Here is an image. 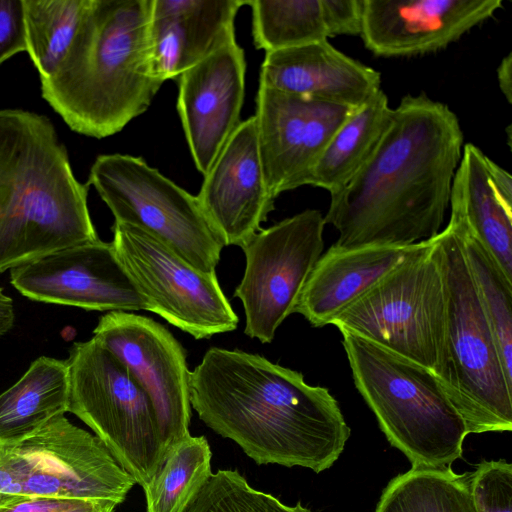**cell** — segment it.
I'll use <instances>...</instances> for the list:
<instances>
[{"label":"cell","mask_w":512,"mask_h":512,"mask_svg":"<svg viewBox=\"0 0 512 512\" xmlns=\"http://www.w3.org/2000/svg\"><path fill=\"white\" fill-rule=\"evenodd\" d=\"M456 114L425 93L404 96L366 163L337 192L325 224L334 245L407 246L434 238L450 203L463 150Z\"/></svg>","instance_id":"6da1fadb"},{"label":"cell","mask_w":512,"mask_h":512,"mask_svg":"<svg viewBox=\"0 0 512 512\" xmlns=\"http://www.w3.org/2000/svg\"><path fill=\"white\" fill-rule=\"evenodd\" d=\"M190 402L257 464L329 469L351 430L329 390L258 354L211 347L190 372Z\"/></svg>","instance_id":"7a4b0ae2"},{"label":"cell","mask_w":512,"mask_h":512,"mask_svg":"<svg viewBox=\"0 0 512 512\" xmlns=\"http://www.w3.org/2000/svg\"><path fill=\"white\" fill-rule=\"evenodd\" d=\"M153 0H90L56 71L41 94L69 128L104 138L144 113L164 83L153 68Z\"/></svg>","instance_id":"3957f363"},{"label":"cell","mask_w":512,"mask_h":512,"mask_svg":"<svg viewBox=\"0 0 512 512\" xmlns=\"http://www.w3.org/2000/svg\"><path fill=\"white\" fill-rule=\"evenodd\" d=\"M88 190L49 118L0 110V273L98 240Z\"/></svg>","instance_id":"277c9868"},{"label":"cell","mask_w":512,"mask_h":512,"mask_svg":"<svg viewBox=\"0 0 512 512\" xmlns=\"http://www.w3.org/2000/svg\"><path fill=\"white\" fill-rule=\"evenodd\" d=\"M445 292V329L438 376L467 432L512 430V383L452 222L432 238Z\"/></svg>","instance_id":"5b68a950"},{"label":"cell","mask_w":512,"mask_h":512,"mask_svg":"<svg viewBox=\"0 0 512 512\" xmlns=\"http://www.w3.org/2000/svg\"><path fill=\"white\" fill-rule=\"evenodd\" d=\"M354 384L389 443L413 468L461 458L465 422L434 371L359 335L340 331Z\"/></svg>","instance_id":"8992f818"},{"label":"cell","mask_w":512,"mask_h":512,"mask_svg":"<svg viewBox=\"0 0 512 512\" xmlns=\"http://www.w3.org/2000/svg\"><path fill=\"white\" fill-rule=\"evenodd\" d=\"M66 363L68 412L89 426L144 488L166 458L149 396L129 368L94 337L73 343Z\"/></svg>","instance_id":"52a82bcc"},{"label":"cell","mask_w":512,"mask_h":512,"mask_svg":"<svg viewBox=\"0 0 512 512\" xmlns=\"http://www.w3.org/2000/svg\"><path fill=\"white\" fill-rule=\"evenodd\" d=\"M331 325L437 372L445 329V292L432 239L339 314Z\"/></svg>","instance_id":"ba28073f"},{"label":"cell","mask_w":512,"mask_h":512,"mask_svg":"<svg viewBox=\"0 0 512 512\" xmlns=\"http://www.w3.org/2000/svg\"><path fill=\"white\" fill-rule=\"evenodd\" d=\"M135 481L96 436L64 415L20 442L0 448V505L59 497L121 504Z\"/></svg>","instance_id":"9c48e42d"},{"label":"cell","mask_w":512,"mask_h":512,"mask_svg":"<svg viewBox=\"0 0 512 512\" xmlns=\"http://www.w3.org/2000/svg\"><path fill=\"white\" fill-rule=\"evenodd\" d=\"M94 186L115 222L155 236L195 268L211 273L224 247L198 199L141 157L99 155L90 168Z\"/></svg>","instance_id":"30bf717a"},{"label":"cell","mask_w":512,"mask_h":512,"mask_svg":"<svg viewBox=\"0 0 512 512\" xmlns=\"http://www.w3.org/2000/svg\"><path fill=\"white\" fill-rule=\"evenodd\" d=\"M111 242L151 311L195 339L231 332L239 318L216 273L203 272L150 233L114 222Z\"/></svg>","instance_id":"8fae6325"},{"label":"cell","mask_w":512,"mask_h":512,"mask_svg":"<svg viewBox=\"0 0 512 512\" xmlns=\"http://www.w3.org/2000/svg\"><path fill=\"white\" fill-rule=\"evenodd\" d=\"M324 216L307 209L256 233L243 247L246 266L234 297L245 312L244 332L270 343L292 313L324 248Z\"/></svg>","instance_id":"7c38bea8"},{"label":"cell","mask_w":512,"mask_h":512,"mask_svg":"<svg viewBox=\"0 0 512 512\" xmlns=\"http://www.w3.org/2000/svg\"><path fill=\"white\" fill-rule=\"evenodd\" d=\"M94 338L120 359L149 396L166 451L190 436V372L186 351L174 335L149 317L111 311Z\"/></svg>","instance_id":"4fadbf2b"},{"label":"cell","mask_w":512,"mask_h":512,"mask_svg":"<svg viewBox=\"0 0 512 512\" xmlns=\"http://www.w3.org/2000/svg\"><path fill=\"white\" fill-rule=\"evenodd\" d=\"M10 282L33 301L89 311H151L112 243L100 239L15 267L10 270Z\"/></svg>","instance_id":"5bb4252c"},{"label":"cell","mask_w":512,"mask_h":512,"mask_svg":"<svg viewBox=\"0 0 512 512\" xmlns=\"http://www.w3.org/2000/svg\"><path fill=\"white\" fill-rule=\"evenodd\" d=\"M355 108L259 86L256 126L271 194L308 185L324 148Z\"/></svg>","instance_id":"9a60e30c"},{"label":"cell","mask_w":512,"mask_h":512,"mask_svg":"<svg viewBox=\"0 0 512 512\" xmlns=\"http://www.w3.org/2000/svg\"><path fill=\"white\" fill-rule=\"evenodd\" d=\"M223 246L242 248L274 210L261 161L255 116L241 121L196 196Z\"/></svg>","instance_id":"2e32d148"},{"label":"cell","mask_w":512,"mask_h":512,"mask_svg":"<svg viewBox=\"0 0 512 512\" xmlns=\"http://www.w3.org/2000/svg\"><path fill=\"white\" fill-rule=\"evenodd\" d=\"M246 62L235 40L184 71L177 110L197 170L208 173L240 121Z\"/></svg>","instance_id":"e0dca14e"},{"label":"cell","mask_w":512,"mask_h":512,"mask_svg":"<svg viewBox=\"0 0 512 512\" xmlns=\"http://www.w3.org/2000/svg\"><path fill=\"white\" fill-rule=\"evenodd\" d=\"M501 0H364L360 36L377 56L434 52L492 17Z\"/></svg>","instance_id":"ac0fdd59"},{"label":"cell","mask_w":512,"mask_h":512,"mask_svg":"<svg viewBox=\"0 0 512 512\" xmlns=\"http://www.w3.org/2000/svg\"><path fill=\"white\" fill-rule=\"evenodd\" d=\"M380 73L327 40L265 53L259 86L358 108L380 91Z\"/></svg>","instance_id":"d6986e66"},{"label":"cell","mask_w":512,"mask_h":512,"mask_svg":"<svg viewBox=\"0 0 512 512\" xmlns=\"http://www.w3.org/2000/svg\"><path fill=\"white\" fill-rule=\"evenodd\" d=\"M248 0H153L150 46L156 76L179 77L235 40L234 21Z\"/></svg>","instance_id":"ffe728a7"},{"label":"cell","mask_w":512,"mask_h":512,"mask_svg":"<svg viewBox=\"0 0 512 512\" xmlns=\"http://www.w3.org/2000/svg\"><path fill=\"white\" fill-rule=\"evenodd\" d=\"M420 244L356 248L333 244L315 263L294 313L304 316L313 327L331 324Z\"/></svg>","instance_id":"44dd1931"},{"label":"cell","mask_w":512,"mask_h":512,"mask_svg":"<svg viewBox=\"0 0 512 512\" xmlns=\"http://www.w3.org/2000/svg\"><path fill=\"white\" fill-rule=\"evenodd\" d=\"M487 157L472 143L463 146L449 205L512 281V205L494 188L487 171Z\"/></svg>","instance_id":"7402d4cb"},{"label":"cell","mask_w":512,"mask_h":512,"mask_svg":"<svg viewBox=\"0 0 512 512\" xmlns=\"http://www.w3.org/2000/svg\"><path fill=\"white\" fill-rule=\"evenodd\" d=\"M66 360L35 359L12 386L0 394V448L32 436L68 412Z\"/></svg>","instance_id":"603a6c76"},{"label":"cell","mask_w":512,"mask_h":512,"mask_svg":"<svg viewBox=\"0 0 512 512\" xmlns=\"http://www.w3.org/2000/svg\"><path fill=\"white\" fill-rule=\"evenodd\" d=\"M391 117L392 109L382 90L355 108L324 148L308 185L330 194L345 186L375 151Z\"/></svg>","instance_id":"cb8c5ba5"},{"label":"cell","mask_w":512,"mask_h":512,"mask_svg":"<svg viewBox=\"0 0 512 512\" xmlns=\"http://www.w3.org/2000/svg\"><path fill=\"white\" fill-rule=\"evenodd\" d=\"M375 512H477L469 490V474L451 466L413 468L387 484Z\"/></svg>","instance_id":"d4e9b609"},{"label":"cell","mask_w":512,"mask_h":512,"mask_svg":"<svg viewBox=\"0 0 512 512\" xmlns=\"http://www.w3.org/2000/svg\"><path fill=\"white\" fill-rule=\"evenodd\" d=\"M450 222L462 241L467 265L496 340L505 375L512 383V281L456 212Z\"/></svg>","instance_id":"484cf974"},{"label":"cell","mask_w":512,"mask_h":512,"mask_svg":"<svg viewBox=\"0 0 512 512\" xmlns=\"http://www.w3.org/2000/svg\"><path fill=\"white\" fill-rule=\"evenodd\" d=\"M29 54L40 79L49 78L64 60L90 0H22Z\"/></svg>","instance_id":"4316f807"},{"label":"cell","mask_w":512,"mask_h":512,"mask_svg":"<svg viewBox=\"0 0 512 512\" xmlns=\"http://www.w3.org/2000/svg\"><path fill=\"white\" fill-rule=\"evenodd\" d=\"M204 436H188L167 453L159 472L143 488L147 512H183L212 474Z\"/></svg>","instance_id":"83f0119b"},{"label":"cell","mask_w":512,"mask_h":512,"mask_svg":"<svg viewBox=\"0 0 512 512\" xmlns=\"http://www.w3.org/2000/svg\"><path fill=\"white\" fill-rule=\"evenodd\" d=\"M257 49L266 52L327 40L321 0H248Z\"/></svg>","instance_id":"f1b7e54d"},{"label":"cell","mask_w":512,"mask_h":512,"mask_svg":"<svg viewBox=\"0 0 512 512\" xmlns=\"http://www.w3.org/2000/svg\"><path fill=\"white\" fill-rule=\"evenodd\" d=\"M183 512H312L298 502L282 503L257 490L235 470H218L194 495Z\"/></svg>","instance_id":"f546056e"},{"label":"cell","mask_w":512,"mask_h":512,"mask_svg":"<svg viewBox=\"0 0 512 512\" xmlns=\"http://www.w3.org/2000/svg\"><path fill=\"white\" fill-rule=\"evenodd\" d=\"M469 490L477 512H512V464L481 461L469 474Z\"/></svg>","instance_id":"4dcf8cb0"},{"label":"cell","mask_w":512,"mask_h":512,"mask_svg":"<svg viewBox=\"0 0 512 512\" xmlns=\"http://www.w3.org/2000/svg\"><path fill=\"white\" fill-rule=\"evenodd\" d=\"M116 506L96 499L31 497L2 504L0 512H114Z\"/></svg>","instance_id":"1f68e13d"},{"label":"cell","mask_w":512,"mask_h":512,"mask_svg":"<svg viewBox=\"0 0 512 512\" xmlns=\"http://www.w3.org/2000/svg\"><path fill=\"white\" fill-rule=\"evenodd\" d=\"M26 51L22 0H0V65Z\"/></svg>","instance_id":"d6a6232c"},{"label":"cell","mask_w":512,"mask_h":512,"mask_svg":"<svg viewBox=\"0 0 512 512\" xmlns=\"http://www.w3.org/2000/svg\"><path fill=\"white\" fill-rule=\"evenodd\" d=\"M327 37L360 35L364 0H321Z\"/></svg>","instance_id":"836d02e7"},{"label":"cell","mask_w":512,"mask_h":512,"mask_svg":"<svg viewBox=\"0 0 512 512\" xmlns=\"http://www.w3.org/2000/svg\"><path fill=\"white\" fill-rule=\"evenodd\" d=\"M486 166L489 178L494 188L508 204L512 205L511 175L494 161H492L489 157H487Z\"/></svg>","instance_id":"e575fe53"},{"label":"cell","mask_w":512,"mask_h":512,"mask_svg":"<svg viewBox=\"0 0 512 512\" xmlns=\"http://www.w3.org/2000/svg\"><path fill=\"white\" fill-rule=\"evenodd\" d=\"M497 79L501 92L509 104L512 103V54L505 56L498 68Z\"/></svg>","instance_id":"d590c367"},{"label":"cell","mask_w":512,"mask_h":512,"mask_svg":"<svg viewBox=\"0 0 512 512\" xmlns=\"http://www.w3.org/2000/svg\"><path fill=\"white\" fill-rule=\"evenodd\" d=\"M15 311L12 299L0 288V337L5 335L14 325Z\"/></svg>","instance_id":"8d00e7d4"}]
</instances>
